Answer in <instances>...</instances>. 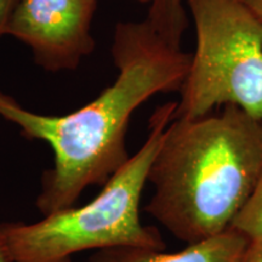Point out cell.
Returning <instances> with one entry per match:
<instances>
[{
    "label": "cell",
    "instance_id": "cell-1",
    "mask_svg": "<svg viewBox=\"0 0 262 262\" xmlns=\"http://www.w3.org/2000/svg\"><path fill=\"white\" fill-rule=\"evenodd\" d=\"M112 57L114 83L63 116L32 112L0 90V117L54 152V165L42 173L35 201L42 215L75 205L85 189L103 186L122 168L130 158L126 133L133 113L153 95L180 91L192 54L171 47L145 19L116 26Z\"/></svg>",
    "mask_w": 262,
    "mask_h": 262
},
{
    "label": "cell",
    "instance_id": "cell-2",
    "mask_svg": "<svg viewBox=\"0 0 262 262\" xmlns=\"http://www.w3.org/2000/svg\"><path fill=\"white\" fill-rule=\"evenodd\" d=\"M262 168V122L233 104L172 119L153 159L146 211L187 244L224 233Z\"/></svg>",
    "mask_w": 262,
    "mask_h": 262
},
{
    "label": "cell",
    "instance_id": "cell-3",
    "mask_svg": "<svg viewBox=\"0 0 262 262\" xmlns=\"http://www.w3.org/2000/svg\"><path fill=\"white\" fill-rule=\"evenodd\" d=\"M176 106L166 102L157 108L141 148L88 204L51 212L32 224H0V242L9 262H71L73 255L85 250L116 247L164 250L158 229L141 222L140 203Z\"/></svg>",
    "mask_w": 262,
    "mask_h": 262
},
{
    "label": "cell",
    "instance_id": "cell-4",
    "mask_svg": "<svg viewBox=\"0 0 262 262\" xmlns=\"http://www.w3.org/2000/svg\"><path fill=\"white\" fill-rule=\"evenodd\" d=\"M196 45L172 119L233 104L262 122V21L242 0H183Z\"/></svg>",
    "mask_w": 262,
    "mask_h": 262
},
{
    "label": "cell",
    "instance_id": "cell-5",
    "mask_svg": "<svg viewBox=\"0 0 262 262\" xmlns=\"http://www.w3.org/2000/svg\"><path fill=\"white\" fill-rule=\"evenodd\" d=\"M97 2L17 0L6 35L27 45L42 70H77L95 49L91 24Z\"/></svg>",
    "mask_w": 262,
    "mask_h": 262
},
{
    "label": "cell",
    "instance_id": "cell-6",
    "mask_svg": "<svg viewBox=\"0 0 262 262\" xmlns=\"http://www.w3.org/2000/svg\"><path fill=\"white\" fill-rule=\"evenodd\" d=\"M249 239L234 229L188 244L176 253L139 247H116L96 250L89 262H242Z\"/></svg>",
    "mask_w": 262,
    "mask_h": 262
},
{
    "label": "cell",
    "instance_id": "cell-7",
    "mask_svg": "<svg viewBox=\"0 0 262 262\" xmlns=\"http://www.w3.org/2000/svg\"><path fill=\"white\" fill-rule=\"evenodd\" d=\"M146 21L171 47L181 48L183 33L188 27L183 0H152Z\"/></svg>",
    "mask_w": 262,
    "mask_h": 262
},
{
    "label": "cell",
    "instance_id": "cell-8",
    "mask_svg": "<svg viewBox=\"0 0 262 262\" xmlns=\"http://www.w3.org/2000/svg\"><path fill=\"white\" fill-rule=\"evenodd\" d=\"M229 228L245 235L249 241L262 238V168L250 198Z\"/></svg>",
    "mask_w": 262,
    "mask_h": 262
},
{
    "label": "cell",
    "instance_id": "cell-9",
    "mask_svg": "<svg viewBox=\"0 0 262 262\" xmlns=\"http://www.w3.org/2000/svg\"><path fill=\"white\" fill-rule=\"evenodd\" d=\"M17 0H0V38L6 35L9 21L11 18Z\"/></svg>",
    "mask_w": 262,
    "mask_h": 262
},
{
    "label": "cell",
    "instance_id": "cell-10",
    "mask_svg": "<svg viewBox=\"0 0 262 262\" xmlns=\"http://www.w3.org/2000/svg\"><path fill=\"white\" fill-rule=\"evenodd\" d=\"M242 262H262V238L249 241Z\"/></svg>",
    "mask_w": 262,
    "mask_h": 262
},
{
    "label": "cell",
    "instance_id": "cell-11",
    "mask_svg": "<svg viewBox=\"0 0 262 262\" xmlns=\"http://www.w3.org/2000/svg\"><path fill=\"white\" fill-rule=\"evenodd\" d=\"M262 21V0H242Z\"/></svg>",
    "mask_w": 262,
    "mask_h": 262
},
{
    "label": "cell",
    "instance_id": "cell-12",
    "mask_svg": "<svg viewBox=\"0 0 262 262\" xmlns=\"http://www.w3.org/2000/svg\"><path fill=\"white\" fill-rule=\"evenodd\" d=\"M0 262H9L8 257H6V255H5L4 249H3L2 242H0Z\"/></svg>",
    "mask_w": 262,
    "mask_h": 262
},
{
    "label": "cell",
    "instance_id": "cell-13",
    "mask_svg": "<svg viewBox=\"0 0 262 262\" xmlns=\"http://www.w3.org/2000/svg\"><path fill=\"white\" fill-rule=\"evenodd\" d=\"M131 2L141 3V4H150V2H152V0H131Z\"/></svg>",
    "mask_w": 262,
    "mask_h": 262
}]
</instances>
